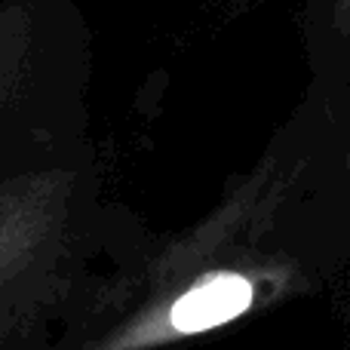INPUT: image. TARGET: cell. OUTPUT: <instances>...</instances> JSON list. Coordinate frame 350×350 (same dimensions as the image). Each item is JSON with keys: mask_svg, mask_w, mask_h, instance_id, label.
Masks as SVG:
<instances>
[{"mask_svg": "<svg viewBox=\"0 0 350 350\" xmlns=\"http://www.w3.org/2000/svg\"><path fill=\"white\" fill-rule=\"evenodd\" d=\"M298 123L234 175L185 237L148 271L129 310L83 350H166L298 298L317 283L295 237V206L314 163Z\"/></svg>", "mask_w": 350, "mask_h": 350, "instance_id": "obj_1", "label": "cell"}, {"mask_svg": "<svg viewBox=\"0 0 350 350\" xmlns=\"http://www.w3.org/2000/svg\"><path fill=\"white\" fill-rule=\"evenodd\" d=\"M304 46L317 96L326 105L350 96V0H308Z\"/></svg>", "mask_w": 350, "mask_h": 350, "instance_id": "obj_2", "label": "cell"}, {"mask_svg": "<svg viewBox=\"0 0 350 350\" xmlns=\"http://www.w3.org/2000/svg\"><path fill=\"white\" fill-rule=\"evenodd\" d=\"M218 3L224 6V12H243V10H249V6H255L258 0H218Z\"/></svg>", "mask_w": 350, "mask_h": 350, "instance_id": "obj_3", "label": "cell"}]
</instances>
